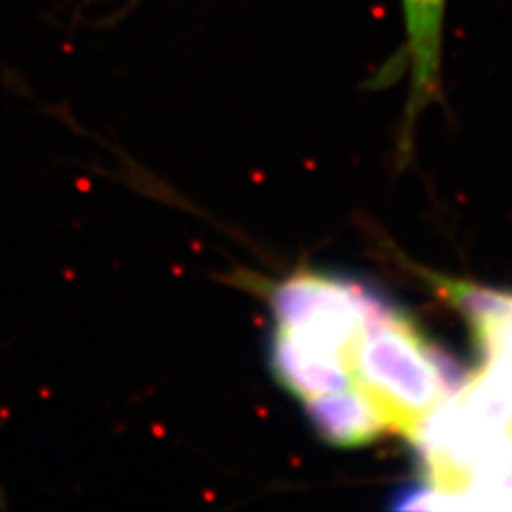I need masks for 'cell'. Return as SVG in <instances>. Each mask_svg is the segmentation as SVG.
Listing matches in <instances>:
<instances>
[{"label":"cell","mask_w":512,"mask_h":512,"mask_svg":"<svg viewBox=\"0 0 512 512\" xmlns=\"http://www.w3.org/2000/svg\"><path fill=\"white\" fill-rule=\"evenodd\" d=\"M438 291L466 320L478 370L412 442L421 470L406 508H512V293L459 280Z\"/></svg>","instance_id":"obj_1"},{"label":"cell","mask_w":512,"mask_h":512,"mask_svg":"<svg viewBox=\"0 0 512 512\" xmlns=\"http://www.w3.org/2000/svg\"><path fill=\"white\" fill-rule=\"evenodd\" d=\"M384 295L327 271H295L271 293L269 363L316 434L359 448L382 431L363 399V357Z\"/></svg>","instance_id":"obj_2"},{"label":"cell","mask_w":512,"mask_h":512,"mask_svg":"<svg viewBox=\"0 0 512 512\" xmlns=\"http://www.w3.org/2000/svg\"><path fill=\"white\" fill-rule=\"evenodd\" d=\"M402 5L406 56L410 69V96L406 111V135L421 111L440 92L444 26L448 0H399Z\"/></svg>","instance_id":"obj_3"}]
</instances>
